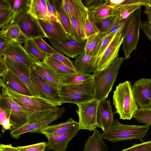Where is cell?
<instances>
[{
  "label": "cell",
  "instance_id": "obj_1",
  "mask_svg": "<svg viewBox=\"0 0 151 151\" xmlns=\"http://www.w3.org/2000/svg\"><path fill=\"white\" fill-rule=\"evenodd\" d=\"M1 94L11 98L24 111L28 124L47 119L59 108L49 101L40 97L28 96L17 93L9 87L0 83Z\"/></svg>",
  "mask_w": 151,
  "mask_h": 151
},
{
  "label": "cell",
  "instance_id": "obj_2",
  "mask_svg": "<svg viewBox=\"0 0 151 151\" xmlns=\"http://www.w3.org/2000/svg\"><path fill=\"white\" fill-rule=\"evenodd\" d=\"M124 60L118 57L105 70L93 73L94 99L99 102L106 100L116 80L119 68Z\"/></svg>",
  "mask_w": 151,
  "mask_h": 151
},
{
  "label": "cell",
  "instance_id": "obj_3",
  "mask_svg": "<svg viewBox=\"0 0 151 151\" xmlns=\"http://www.w3.org/2000/svg\"><path fill=\"white\" fill-rule=\"evenodd\" d=\"M130 81H127L116 86L113 92V104L119 118L130 120L138 109L134 97Z\"/></svg>",
  "mask_w": 151,
  "mask_h": 151
},
{
  "label": "cell",
  "instance_id": "obj_4",
  "mask_svg": "<svg viewBox=\"0 0 151 151\" xmlns=\"http://www.w3.org/2000/svg\"><path fill=\"white\" fill-rule=\"evenodd\" d=\"M150 125H129L122 124L115 119L111 126L101 134L103 139L115 142L126 139H138L142 141Z\"/></svg>",
  "mask_w": 151,
  "mask_h": 151
},
{
  "label": "cell",
  "instance_id": "obj_5",
  "mask_svg": "<svg viewBox=\"0 0 151 151\" xmlns=\"http://www.w3.org/2000/svg\"><path fill=\"white\" fill-rule=\"evenodd\" d=\"M94 78L85 82L77 84H60L59 91L62 104H77L94 99Z\"/></svg>",
  "mask_w": 151,
  "mask_h": 151
},
{
  "label": "cell",
  "instance_id": "obj_6",
  "mask_svg": "<svg viewBox=\"0 0 151 151\" xmlns=\"http://www.w3.org/2000/svg\"><path fill=\"white\" fill-rule=\"evenodd\" d=\"M141 11L140 8L131 14L127 19L124 28L122 49L124 53V60L129 58L131 53L137 49L140 30L142 27Z\"/></svg>",
  "mask_w": 151,
  "mask_h": 151
},
{
  "label": "cell",
  "instance_id": "obj_7",
  "mask_svg": "<svg viewBox=\"0 0 151 151\" xmlns=\"http://www.w3.org/2000/svg\"><path fill=\"white\" fill-rule=\"evenodd\" d=\"M99 102L97 100L94 99L76 104L78 107L76 111L79 117L80 129L92 131L98 127L96 114Z\"/></svg>",
  "mask_w": 151,
  "mask_h": 151
},
{
  "label": "cell",
  "instance_id": "obj_8",
  "mask_svg": "<svg viewBox=\"0 0 151 151\" xmlns=\"http://www.w3.org/2000/svg\"><path fill=\"white\" fill-rule=\"evenodd\" d=\"M17 24L28 39L47 38L38 20L28 12L15 17L12 21Z\"/></svg>",
  "mask_w": 151,
  "mask_h": 151
},
{
  "label": "cell",
  "instance_id": "obj_9",
  "mask_svg": "<svg viewBox=\"0 0 151 151\" xmlns=\"http://www.w3.org/2000/svg\"><path fill=\"white\" fill-rule=\"evenodd\" d=\"M124 27L121 28L116 32L114 38L99 58L96 70L94 73L105 70L118 58L119 50L124 37Z\"/></svg>",
  "mask_w": 151,
  "mask_h": 151
},
{
  "label": "cell",
  "instance_id": "obj_10",
  "mask_svg": "<svg viewBox=\"0 0 151 151\" xmlns=\"http://www.w3.org/2000/svg\"><path fill=\"white\" fill-rule=\"evenodd\" d=\"M0 107L10 116L12 130L27 123V117L24 111L10 97L1 93Z\"/></svg>",
  "mask_w": 151,
  "mask_h": 151
},
{
  "label": "cell",
  "instance_id": "obj_11",
  "mask_svg": "<svg viewBox=\"0 0 151 151\" xmlns=\"http://www.w3.org/2000/svg\"><path fill=\"white\" fill-rule=\"evenodd\" d=\"M1 56L6 57L30 70L34 68L37 62L27 52L21 44L16 42L10 43Z\"/></svg>",
  "mask_w": 151,
  "mask_h": 151
},
{
  "label": "cell",
  "instance_id": "obj_12",
  "mask_svg": "<svg viewBox=\"0 0 151 151\" xmlns=\"http://www.w3.org/2000/svg\"><path fill=\"white\" fill-rule=\"evenodd\" d=\"M65 111L64 107H59L54 114L49 118L35 123L26 124L10 131V135L12 138L18 139L21 135L25 133H40L42 130L52 123L60 118Z\"/></svg>",
  "mask_w": 151,
  "mask_h": 151
},
{
  "label": "cell",
  "instance_id": "obj_13",
  "mask_svg": "<svg viewBox=\"0 0 151 151\" xmlns=\"http://www.w3.org/2000/svg\"><path fill=\"white\" fill-rule=\"evenodd\" d=\"M131 87L138 107L141 109H151V79L140 78Z\"/></svg>",
  "mask_w": 151,
  "mask_h": 151
},
{
  "label": "cell",
  "instance_id": "obj_14",
  "mask_svg": "<svg viewBox=\"0 0 151 151\" xmlns=\"http://www.w3.org/2000/svg\"><path fill=\"white\" fill-rule=\"evenodd\" d=\"M87 8L89 20L96 23L101 19L112 16L114 7L110 4L109 0H86L83 1Z\"/></svg>",
  "mask_w": 151,
  "mask_h": 151
},
{
  "label": "cell",
  "instance_id": "obj_15",
  "mask_svg": "<svg viewBox=\"0 0 151 151\" xmlns=\"http://www.w3.org/2000/svg\"><path fill=\"white\" fill-rule=\"evenodd\" d=\"M29 75L30 80L39 90L41 98L57 106L63 104L59 90L52 89L33 69L30 71Z\"/></svg>",
  "mask_w": 151,
  "mask_h": 151
},
{
  "label": "cell",
  "instance_id": "obj_16",
  "mask_svg": "<svg viewBox=\"0 0 151 151\" xmlns=\"http://www.w3.org/2000/svg\"><path fill=\"white\" fill-rule=\"evenodd\" d=\"M53 48L68 57L76 58L84 50L86 40L83 41L73 39L58 41L48 39Z\"/></svg>",
  "mask_w": 151,
  "mask_h": 151
},
{
  "label": "cell",
  "instance_id": "obj_17",
  "mask_svg": "<svg viewBox=\"0 0 151 151\" xmlns=\"http://www.w3.org/2000/svg\"><path fill=\"white\" fill-rule=\"evenodd\" d=\"M4 57L9 70L16 75L25 85L33 96L41 97L39 90L30 79L29 73L32 69L30 70L9 58L5 56Z\"/></svg>",
  "mask_w": 151,
  "mask_h": 151
},
{
  "label": "cell",
  "instance_id": "obj_18",
  "mask_svg": "<svg viewBox=\"0 0 151 151\" xmlns=\"http://www.w3.org/2000/svg\"><path fill=\"white\" fill-rule=\"evenodd\" d=\"M63 7L70 19L75 18L85 31V20L88 17L87 8L81 0H62Z\"/></svg>",
  "mask_w": 151,
  "mask_h": 151
},
{
  "label": "cell",
  "instance_id": "obj_19",
  "mask_svg": "<svg viewBox=\"0 0 151 151\" xmlns=\"http://www.w3.org/2000/svg\"><path fill=\"white\" fill-rule=\"evenodd\" d=\"M38 20L48 39L58 41L73 39L67 33L59 21L43 19Z\"/></svg>",
  "mask_w": 151,
  "mask_h": 151
},
{
  "label": "cell",
  "instance_id": "obj_20",
  "mask_svg": "<svg viewBox=\"0 0 151 151\" xmlns=\"http://www.w3.org/2000/svg\"><path fill=\"white\" fill-rule=\"evenodd\" d=\"M80 130L79 125L64 133L48 137L47 150L53 151H66L69 142L76 136Z\"/></svg>",
  "mask_w": 151,
  "mask_h": 151
},
{
  "label": "cell",
  "instance_id": "obj_21",
  "mask_svg": "<svg viewBox=\"0 0 151 151\" xmlns=\"http://www.w3.org/2000/svg\"><path fill=\"white\" fill-rule=\"evenodd\" d=\"M33 69L52 89L59 90L60 77L44 61L36 62Z\"/></svg>",
  "mask_w": 151,
  "mask_h": 151
},
{
  "label": "cell",
  "instance_id": "obj_22",
  "mask_svg": "<svg viewBox=\"0 0 151 151\" xmlns=\"http://www.w3.org/2000/svg\"><path fill=\"white\" fill-rule=\"evenodd\" d=\"M111 101L104 100L99 103L97 111L96 119L98 127L103 132L106 130L112 125L114 121Z\"/></svg>",
  "mask_w": 151,
  "mask_h": 151
},
{
  "label": "cell",
  "instance_id": "obj_23",
  "mask_svg": "<svg viewBox=\"0 0 151 151\" xmlns=\"http://www.w3.org/2000/svg\"><path fill=\"white\" fill-rule=\"evenodd\" d=\"M97 63V56L88 55L83 51L76 58L73 64L77 73L91 74L96 71Z\"/></svg>",
  "mask_w": 151,
  "mask_h": 151
},
{
  "label": "cell",
  "instance_id": "obj_24",
  "mask_svg": "<svg viewBox=\"0 0 151 151\" xmlns=\"http://www.w3.org/2000/svg\"><path fill=\"white\" fill-rule=\"evenodd\" d=\"M0 83L9 87L17 93L28 96H33L25 85L9 70L1 77Z\"/></svg>",
  "mask_w": 151,
  "mask_h": 151
},
{
  "label": "cell",
  "instance_id": "obj_25",
  "mask_svg": "<svg viewBox=\"0 0 151 151\" xmlns=\"http://www.w3.org/2000/svg\"><path fill=\"white\" fill-rule=\"evenodd\" d=\"M0 35L21 44L24 43L27 40L19 26L12 21L2 28Z\"/></svg>",
  "mask_w": 151,
  "mask_h": 151
},
{
  "label": "cell",
  "instance_id": "obj_26",
  "mask_svg": "<svg viewBox=\"0 0 151 151\" xmlns=\"http://www.w3.org/2000/svg\"><path fill=\"white\" fill-rule=\"evenodd\" d=\"M78 125V122L75 121L71 118L65 122L48 126L42 130L40 133L48 138L50 137L65 133Z\"/></svg>",
  "mask_w": 151,
  "mask_h": 151
},
{
  "label": "cell",
  "instance_id": "obj_27",
  "mask_svg": "<svg viewBox=\"0 0 151 151\" xmlns=\"http://www.w3.org/2000/svg\"><path fill=\"white\" fill-rule=\"evenodd\" d=\"M49 1L56 8L58 19L66 32L72 38L76 39L70 19L63 7L62 0Z\"/></svg>",
  "mask_w": 151,
  "mask_h": 151
},
{
  "label": "cell",
  "instance_id": "obj_28",
  "mask_svg": "<svg viewBox=\"0 0 151 151\" xmlns=\"http://www.w3.org/2000/svg\"><path fill=\"white\" fill-rule=\"evenodd\" d=\"M141 6L136 4H122L115 6L112 11V17L116 21H124L133 12L141 8Z\"/></svg>",
  "mask_w": 151,
  "mask_h": 151
},
{
  "label": "cell",
  "instance_id": "obj_29",
  "mask_svg": "<svg viewBox=\"0 0 151 151\" xmlns=\"http://www.w3.org/2000/svg\"><path fill=\"white\" fill-rule=\"evenodd\" d=\"M92 135L90 136L86 142L83 151H107V148L99 131L93 130Z\"/></svg>",
  "mask_w": 151,
  "mask_h": 151
},
{
  "label": "cell",
  "instance_id": "obj_30",
  "mask_svg": "<svg viewBox=\"0 0 151 151\" xmlns=\"http://www.w3.org/2000/svg\"><path fill=\"white\" fill-rule=\"evenodd\" d=\"M28 12L37 19L49 20L46 0H31Z\"/></svg>",
  "mask_w": 151,
  "mask_h": 151
},
{
  "label": "cell",
  "instance_id": "obj_31",
  "mask_svg": "<svg viewBox=\"0 0 151 151\" xmlns=\"http://www.w3.org/2000/svg\"><path fill=\"white\" fill-rule=\"evenodd\" d=\"M45 62L60 77L77 72L58 60L50 56L45 55Z\"/></svg>",
  "mask_w": 151,
  "mask_h": 151
},
{
  "label": "cell",
  "instance_id": "obj_32",
  "mask_svg": "<svg viewBox=\"0 0 151 151\" xmlns=\"http://www.w3.org/2000/svg\"><path fill=\"white\" fill-rule=\"evenodd\" d=\"M103 37L99 32L87 38L83 50L85 53L91 56H97Z\"/></svg>",
  "mask_w": 151,
  "mask_h": 151
},
{
  "label": "cell",
  "instance_id": "obj_33",
  "mask_svg": "<svg viewBox=\"0 0 151 151\" xmlns=\"http://www.w3.org/2000/svg\"><path fill=\"white\" fill-rule=\"evenodd\" d=\"M94 78L93 74L79 73L66 75L60 77V84H77L88 81Z\"/></svg>",
  "mask_w": 151,
  "mask_h": 151
},
{
  "label": "cell",
  "instance_id": "obj_34",
  "mask_svg": "<svg viewBox=\"0 0 151 151\" xmlns=\"http://www.w3.org/2000/svg\"><path fill=\"white\" fill-rule=\"evenodd\" d=\"M24 47L27 52L37 62L45 61L46 56L34 42L32 39H28L24 43Z\"/></svg>",
  "mask_w": 151,
  "mask_h": 151
},
{
  "label": "cell",
  "instance_id": "obj_35",
  "mask_svg": "<svg viewBox=\"0 0 151 151\" xmlns=\"http://www.w3.org/2000/svg\"><path fill=\"white\" fill-rule=\"evenodd\" d=\"M12 10L14 14V18L21 14L28 12L31 0H9Z\"/></svg>",
  "mask_w": 151,
  "mask_h": 151
},
{
  "label": "cell",
  "instance_id": "obj_36",
  "mask_svg": "<svg viewBox=\"0 0 151 151\" xmlns=\"http://www.w3.org/2000/svg\"><path fill=\"white\" fill-rule=\"evenodd\" d=\"M133 117L139 123L151 125V109L138 108L134 113Z\"/></svg>",
  "mask_w": 151,
  "mask_h": 151
},
{
  "label": "cell",
  "instance_id": "obj_37",
  "mask_svg": "<svg viewBox=\"0 0 151 151\" xmlns=\"http://www.w3.org/2000/svg\"><path fill=\"white\" fill-rule=\"evenodd\" d=\"M32 39L45 55L51 56L59 52L48 44L42 37H39Z\"/></svg>",
  "mask_w": 151,
  "mask_h": 151
},
{
  "label": "cell",
  "instance_id": "obj_38",
  "mask_svg": "<svg viewBox=\"0 0 151 151\" xmlns=\"http://www.w3.org/2000/svg\"><path fill=\"white\" fill-rule=\"evenodd\" d=\"M73 28L75 38L81 41L86 40V37L84 29L81 24L74 18L70 19Z\"/></svg>",
  "mask_w": 151,
  "mask_h": 151
},
{
  "label": "cell",
  "instance_id": "obj_39",
  "mask_svg": "<svg viewBox=\"0 0 151 151\" xmlns=\"http://www.w3.org/2000/svg\"><path fill=\"white\" fill-rule=\"evenodd\" d=\"M116 21L112 16H110L99 20L95 23L100 31V33H103L107 31Z\"/></svg>",
  "mask_w": 151,
  "mask_h": 151
},
{
  "label": "cell",
  "instance_id": "obj_40",
  "mask_svg": "<svg viewBox=\"0 0 151 151\" xmlns=\"http://www.w3.org/2000/svg\"><path fill=\"white\" fill-rule=\"evenodd\" d=\"M14 14L11 9L0 10V28L8 24L14 18Z\"/></svg>",
  "mask_w": 151,
  "mask_h": 151
},
{
  "label": "cell",
  "instance_id": "obj_41",
  "mask_svg": "<svg viewBox=\"0 0 151 151\" xmlns=\"http://www.w3.org/2000/svg\"><path fill=\"white\" fill-rule=\"evenodd\" d=\"M0 124L2 127V132L12 130L10 116L2 108L0 107Z\"/></svg>",
  "mask_w": 151,
  "mask_h": 151
},
{
  "label": "cell",
  "instance_id": "obj_42",
  "mask_svg": "<svg viewBox=\"0 0 151 151\" xmlns=\"http://www.w3.org/2000/svg\"><path fill=\"white\" fill-rule=\"evenodd\" d=\"M85 32L86 39L100 32V31L95 23L91 22L88 16L85 22Z\"/></svg>",
  "mask_w": 151,
  "mask_h": 151
},
{
  "label": "cell",
  "instance_id": "obj_43",
  "mask_svg": "<svg viewBox=\"0 0 151 151\" xmlns=\"http://www.w3.org/2000/svg\"><path fill=\"white\" fill-rule=\"evenodd\" d=\"M47 146V142H43L28 145L18 146L17 147L20 151H45Z\"/></svg>",
  "mask_w": 151,
  "mask_h": 151
},
{
  "label": "cell",
  "instance_id": "obj_44",
  "mask_svg": "<svg viewBox=\"0 0 151 151\" xmlns=\"http://www.w3.org/2000/svg\"><path fill=\"white\" fill-rule=\"evenodd\" d=\"M121 151H151V140L134 144L131 147Z\"/></svg>",
  "mask_w": 151,
  "mask_h": 151
},
{
  "label": "cell",
  "instance_id": "obj_45",
  "mask_svg": "<svg viewBox=\"0 0 151 151\" xmlns=\"http://www.w3.org/2000/svg\"><path fill=\"white\" fill-rule=\"evenodd\" d=\"M116 33H111L103 37L100 49L97 55L98 61L101 56L114 38Z\"/></svg>",
  "mask_w": 151,
  "mask_h": 151
},
{
  "label": "cell",
  "instance_id": "obj_46",
  "mask_svg": "<svg viewBox=\"0 0 151 151\" xmlns=\"http://www.w3.org/2000/svg\"><path fill=\"white\" fill-rule=\"evenodd\" d=\"M49 56L58 60L70 68L76 70L73 61L68 58L65 56L62 53L59 52L58 53Z\"/></svg>",
  "mask_w": 151,
  "mask_h": 151
},
{
  "label": "cell",
  "instance_id": "obj_47",
  "mask_svg": "<svg viewBox=\"0 0 151 151\" xmlns=\"http://www.w3.org/2000/svg\"><path fill=\"white\" fill-rule=\"evenodd\" d=\"M127 19L123 21H115L107 31L105 33L100 34L103 37H104L111 33H116L121 28L124 27Z\"/></svg>",
  "mask_w": 151,
  "mask_h": 151
},
{
  "label": "cell",
  "instance_id": "obj_48",
  "mask_svg": "<svg viewBox=\"0 0 151 151\" xmlns=\"http://www.w3.org/2000/svg\"><path fill=\"white\" fill-rule=\"evenodd\" d=\"M142 30L147 38L151 42V27L147 20L143 22Z\"/></svg>",
  "mask_w": 151,
  "mask_h": 151
},
{
  "label": "cell",
  "instance_id": "obj_49",
  "mask_svg": "<svg viewBox=\"0 0 151 151\" xmlns=\"http://www.w3.org/2000/svg\"><path fill=\"white\" fill-rule=\"evenodd\" d=\"M13 42L0 35V56L7 46Z\"/></svg>",
  "mask_w": 151,
  "mask_h": 151
},
{
  "label": "cell",
  "instance_id": "obj_50",
  "mask_svg": "<svg viewBox=\"0 0 151 151\" xmlns=\"http://www.w3.org/2000/svg\"><path fill=\"white\" fill-rule=\"evenodd\" d=\"M9 70L3 56H0V76H2Z\"/></svg>",
  "mask_w": 151,
  "mask_h": 151
},
{
  "label": "cell",
  "instance_id": "obj_51",
  "mask_svg": "<svg viewBox=\"0 0 151 151\" xmlns=\"http://www.w3.org/2000/svg\"><path fill=\"white\" fill-rule=\"evenodd\" d=\"M9 0H0V10H11Z\"/></svg>",
  "mask_w": 151,
  "mask_h": 151
},
{
  "label": "cell",
  "instance_id": "obj_52",
  "mask_svg": "<svg viewBox=\"0 0 151 151\" xmlns=\"http://www.w3.org/2000/svg\"><path fill=\"white\" fill-rule=\"evenodd\" d=\"M46 3L48 11L58 18L57 12L55 7L49 0H46Z\"/></svg>",
  "mask_w": 151,
  "mask_h": 151
},
{
  "label": "cell",
  "instance_id": "obj_53",
  "mask_svg": "<svg viewBox=\"0 0 151 151\" xmlns=\"http://www.w3.org/2000/svg\"><path fill=\"white\" fill-rule=\"evenodd\" d=\"M144 13L147 15L148 19L151 18V6L147 5L145 6Z\"/></svg>",
  "mask_w": 151,
  "mask_h": 151
},
{
  "label": "cell",
  "instance_id": "obj_54",
  "mask_svg": "<svg viewBox=\"0 0 151 151\" xmlns=\"http://www.w3.org/2000/svg\"><path fill=\"white\" fill-rule=\"evenodd\" d=\"M147 21L148 24L151 27V18L148 19Z\"/></svg>",
  "mask_w": 151,
  "mask_h": 151
},
{
  "label": "cell",
  "instance_id": "obj_55",
  "mask_svg": "<svg viewBox=\"0 0 151 151\" xmlns=\"http://www.w3.org/2000/svg\"><path fill=\"white\" fill-rule=\"evenodd\" d=\"M150 5L151 6V0H150Z\"/></svg>",
  "mask_w": 151,
  "mask_h": 151
}]
</instances>
